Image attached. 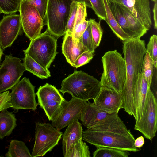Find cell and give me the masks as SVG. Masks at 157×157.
I'll list each match as a JSON object with an SVG mask.
<instances>
[{
  "mask_svg": "<svg viewBox=\"0 0 157 157\" xmlns=\"http://www.w3.org/2000/svg\"><path fill=\"white\" fill-rule=\"evenodd\" d=\"M122 52L126 68V81L122 96L123 108L132 116L133 111V94L139 74L141 72L144 56L146 52L144 40L140 38H132L123 41Z\"/></svg>",
  "mask_w": 157,
  "mask_h": 157,
  "instance_id": "6da1fadb",
  "label": "cell"
},
{
  "mask_svg": "<svg viewBox=\"0 0 157 157\" xmlns=\"http://www.w3.org/2000/svg\"><path fill=\"white\" fill-rule=\"evenodd\" d=\"M103 71L100 82L101 87L123 94L126 81L125 63L116 50L109 51L102 57Z\"/></svg>",
  "mask_w": 157,
  "mask_h": 157,
  "instance_id": "7a4b0ae2",
  "label": "cell"
},
{
  "mask_svg": "<svg viewBox=\"0 0 157 157\" xmlns=\"http://www.w3.org/2000/svg\"><path fill=\"white\" fill-rule=\"evenodd\" d=\"M100 81L80 70L74 72L62 81L59 90L63 94L67 93L72 98L88 101H94L101 89Z\"/></svg>",
  "mask_w": 157,
  "mask_h": 157,
  "instance_id": "3957f363",
  "label": "cell"
},
{
  "mask_svg": "<svg viewBox=\"0 0 157 157\" xmlns=\"http://www.w3.org/2000/svg\"><path fill=\"white\" fill-rule=\"evenodd\" d=\"M82 136L83 140L97 147H105L134 152L140 150L135 147L132 134L87 129L83 131Z\"/></svg>",
  "mask_w": 157,
  "mask_h": 157,
  "instance_id": "277c9868",
  "label": "cell"
},
{
  "mask_svg": "<svg viewBox=\"0 0 157 157\" xmlns=\"http://www.w3.org/2000/svg\"><path fill=\"white\" fill-rule=\"evenodd\" d=\"M71 0H48L43 18L47 30L57 39L66 33L71 11Z\"/></svg>",
  "mask_w": 157,
  "mask_h": 157,
  "instance_id": "5b68a950",
  "label": "cell"
},
{
  "mask_svg": "<svg viewBox=\"0 0 157 157\" xmlns=\"http://www.w3.org/2000/svg\"><path fill=\"white\" fill-rule=\"evenodd\" d=\"M57 39L47 30L31 40L28 48L23 50L44 68L48 69L54 61L57 51Z\"/></svg>",
  "mask_w": 157,
  "mask_h": 157,
  "instance_id": "8992f818",
  "label": "cell"
},
{
  "mask_svg": "<svg viewBox=\"0 0 157 157\" xmlns=\"http://www.w3.org/2000/svg\"><path fill=\"white\" fill-rule=\"evenodd\" d=\"M35 130L32 157H42L51 151L58 145L63 134L51 124L46 123L36 122Z\"/></svg>",
  "mask_w": 157,
  "mask_h": 157,
  "instance_id": "52a82bcc",
  "label": "cell"
},
{
  "mask_svg": "<svg viewBox=\"0 0 157 157\" xmlns=\"http://www.w3.org/2000/svg\"><path fill=\"white\" fill-rule=\"evenodd\" d=\"M135 130L142 133L151 141L157 130V99L150 88L148 90L142 116L135 122Z\"/></svg>",
  "mask_w": 157,
  "mask_h": 157,
  "instance_id": "ba28073f",
  "label": "cell"
},
{
  "mask_svg": "<svg viewBox=\"0 0 157 157\" xmlns=\"http://www.w3.org/2000/svg\"><path fill=\"white\" fill-rule=\"evenodd\" d=\"M35 86L29 78H23L11 89L10 101L14 110L31 109L35 111L38 105L36 100Z\"/></svg>",
  "mask_w": 157,
  "mask_h": 157,
  "instance_id": "9c48e42d",
  "label": "cell"
},
{
  "mask_svg": "<svg viewBox=\"0 0 157 157\" xmlns=\"http://www.w3.org/2000/svg\"><path fill=\"white\" fill-rule=\"evenodd\" d=\"M86 101L72 97L68 101L64 98L52 125L60 131L75 121L80 120Z\"/></svg>",
  "mask_w": 157,
  "mask_h": 157,
  "instance_id": "30bf717a",
  "label": "cell"
},
{
  "mask_svg": "<svg viewBox=\"0 0 157 157\" xmlns=\"http://www.w3.org/2000/svg\"><path fill=\"white\" fill-rule=\"evenodd\" d=\"M25 68L21 59L6 55L0 65V93L12 88L20 81Z\"/></svg>",
  "mask_w": 157,
  "mask_h": 157,
  "instance_id": "8fae6325",
  "label": "cell"
},
{
  "mask_svg": "<svg viewBox=\"0 0 157 157\" xmlns=\"http://www.w3.org/2000/svg\"><path fill=\"white\" fill-rule=\"evenodd\" d=\"M19 12L23 31L31 40L40 34L44 25L36 8L27 0H21Z\"/></svg>",
  "mask_w": 157,
  "mask_h": 157,
  "instance_id": "7c38bea8",
  "label": "cell"
},
{
  "mask_svg": "<svg viewBox=\"0 0 157 157\" xmlns=\"http://www.w3.org/2000/svg\"><path fill=\"white\" fill-rule=\"evenodd\" d=\"M38 105L52 121L58 111L64 98L54 86L46 83L40 86L36 93Z\"/></svg>",
  "mask_w": 157,
  "mask_h": 157,
  "instance_id": "4fadbf2b",
  "label": "cell"
},
{
  "mask_svg": "<svg viewBox=\"0 0 157 157\" xmlns=\"http://www.w3.org/2000/svg\"><path fill=\"white\" fill-rule=\"evenodd\" d=\"M20 14L13 13L3 16L0 21V46L3 50L10 47L22 33Z\"/></svg>",
  "mask_w": 157,
  "mask_h": 157,
  "instance_id": "5bb4252c",
  "label": "cell"
},
{
  "mask_svg": "<svg viewBox=\"0 0 157 157\" xmlns=\"http://www.w3.org/2000/svg\"><path fill=\"white\" fill-rule=\"evenodd\" d=\"M93 103L100 110L109 114L118 113L120 109L123 108L122 94L103 87H101Z\"/></svg>",
  "mask_w": 157,
  "mask_h": 157,
  "instance_id": "9a60e30c",
  "label": "cell"
},
{
  "mask_svg": "<svg viewBox=\"0 0 157 157\" xmlns=\"http://www.w3.org/2000/svg\"><path fill=\"white\" fill-rule=\"evenodd\" d=\"M127 8L148 30L152 25L149 0H109Z\"/></svg>",
  "mask_w": 157,
  "mask_h": 157,
  "instance_id": "2e32d148",
  "label": "cell"
},
{
  "mask_svg": "<svg viewBox=\"0 0 157 157\" xmlns=\"http://www.w3.org/2000/svg\"><path fill=\"white\" fill-rule=\"evenodd\" d=\"M149 88L143 74L141 72L139 73L134 86L133 94L132 115L135 122H138L142 116Z\"/></svg>",
  "mask_w": 157,
  "mask_h": 157,
  "instance_id": "e0dca14e",
  "label": "cell"
},
{
  "mask_svg": "<svg viewBox=\"0 0 157 157\" xmlns=\"http://www.w3.org/2000/svg\"><path fill=\"white\" fill-rule=\"evenodd\" d=\"M62 44V53L67 61L73 67L74 63L78 57L87 49L79 40L74 39L72 33L67 31L64 35Z\"/></svg>",
  "mask_w": 157,
  "mask_h": 157,
  "instance_id": "ac0fdd59",
  "label": "cell"
},
{
  "mask_svg": "<svg viewBox=\"0 0 157 157\" xmlns=\"http://www.w3.org/2000/svg\"><path fill=\"white\" fill-rule=\"evenodd\" d=\"M82 124L78 120L75 121L67 126L64 133L63 134L62 149L64 157H66L71 147L79 140L82 139Z\"/></svg>",
  "mask_w": 157,
  "mask_h": 157,
  "instance_id": "d6986e66",
  "label": "cell"
},
{
  "mask_svg": "<svg viewBox=\"0 0 157 157\" xmlns=\"http://www.w3.org/2000/svg\"><path fill=\"white\" fill-rule=\"evenodd\" d=\"M109 114L100 110L94 103L86 102L80 120L87 128L104 119Z\"/></svg>",
  "mask_w": 157,
  "mask_h": 157,
  "instance_id": "ffe728a7",
  "label": "cell"
},
{
  "mask_svg": "<svg viewBox=\"0 0 157 157\" xmlns=\"http://www.w3.org/2000/svg\"><path fill=\"white\" fill-rule=\"evenodd\" d=\"M16 121L15 115L7 109L0 112V139L11 134L17 125Z\"/></svg>",
  "mask_w": 157,
  "mask_h": 157,
  "instance_id": "44dd1931",
  "label": "cell"
},
{
  "mask_svg": "<svg viewBox=\"0 0 157 157\" xmlns=\"http://www.w3.org/2000/svg\"><path fill=\"white\" fill-rule=\"evenodd\" d=\"M109 0L110 8L118 24L130 38L136 37L119 5Z\"/></svg>",
  "mask_w": 157,
  "mask_h": 157,
  "instance_id": "7402d4cb",
  "label": "cell"
},
{
  "mask_svg": "<svg viewBox=\"0 0 157 157\" xmlns=\"http://www.w3.org/2000/svg\"><path fill=\"white\" fill-rule=\"evenodd\" d=\"M25 71H27L38 77L43 79L51 76L50 71L41 66L28 55H25L22 63Z\"/></svg>",
  "mask_w": 157,
  "mask_h": 157,
  "instance_id": "603a6c76",
  "label": "cell"
},
{
  "mask_svg": "<svg viewBox=\"0 0 157 157\" xmlns=\"http://www.w3.org/2000/svg\"><path fill=\"white\" fill-rule=\"evenodd\" d=\"M118 4L122 10L136 37L140 38L145 34L148 30L141 23L127 8L123 5Z\"/></svg>",
  "mask_w": 157,
  "mask_h": 157,
  "instance_id": "cb8c5ba5",
  "label": "cell"
},
{
  "mask_svg": "<svg viewBox=\"0 0 157 157\" xmlns=\"http://www.w3.org/2000/svg\"><path fill=\"white\" fill-rule=\"evenodd\" d=\"M106 14L105 21L114 34L122 41L130 38L128 35L122 29L118 24L112 14L110 8L109 0H103Z\"/></svg>",
  "mask_w": 157,
  "mask_h": 157,
  "instance_id": "d4e9b609",
  "label": "cell"
},
{
  "mask_svg": "<svg viewBox=\"0 0 157 157\" xmlns=\"http://www.w3.org/2000/svg\"><path fill=\"white\" fill-rule=\"evenodd\" d=\"M6 157H32L29 149L23 141L12 140L10 142Z\"/></svg>",
  "mask_w": 157,
  "mask_h": 157,
  "instance_id": "484cf974",
  "label": "cell"
},
{
  "mask_svg": "<svg viewBox=\"0 0 157 157\" xmlns=\"http://www.w3.org/2000/svg\"><path fill=\"white\" fill-rule=\"evenodd\" d=\"M128 151L105 147H98L93 153L94 157H128Z\"/></svg>",
  "mask_w": 157,
  "mask_h": 157,
  "instance_id": "4316f807",
  "label": "cell"
},
{
  "mask_svg": "<svg viewBox=\"0 0 157 157\" xmlns=\"http://www.w3.org/2000/svg\"><path fill=\"white\" fill-rule=\"evenodd\" d=\"M88 146L83 140H80L69 150L66 157H90Z\"/></svg>",
  "mask_w": 157,
  "mask_h": 157,
  "instance_id": "83f0119b",
  "label": "cell"
},
{
  "mask_svg": "<svg viewBox=\"0 0 157 157\" xmlns=\"http://www.w3.org/2000/svg\"><path fill=\"white\" fill-rule=\"evenodd\" d=\"M153 61L148 52H146L143 59L141 73L146 79L148 86L150 87L153 74Z\"/></svg>",
  "mask_w": 157,
  "mask_h": 157,
  "instance_id": "f1b7e54d",
  "label": "cell"
},
{
  "mask_svg": "<svg viewBox=\"0 0 157 157\" xmlns=\"http://www.w3.org/2000/svg\"><path fill=\"white\" fill-rule=\"evenodd\" d=\"M21 0H0V10L5 14L19 11Z\"/></svg>",
  "mask_w": 157,
  "mask_h": 157,
  "instance_id": "f546056e",
  "label": "cell"
},
{
  "mask_svg": "<svg viewBox=\"0 0 157 157\" xmlns=\"http://www.w3.org/2000/svg\"><path fill=\"white\" fill-rule=\"evenodd\" d=\"M90 23L91 32L93 43L96 48L99 45L103 35V30L100 23L96 21L94 19L89 20Z\"/></svg>",
  "mask_w": 157,
  "mask_h": 157,
  "instance_id": "4dcf8cb0",
  "label": "cell"
},
{
  "mask_svg": "<svg viewBox=\"0 0 157 157\" xmlns=\"http://www.w3.org/2000/svg\"><path fill=\"white\" fill-rule=\"evenodd\" d=\"M78 40L89 51L94 52L96 48L93 43L91 32V25L89 20L87 28L79 38Z\"/></svg>",
  "mask_w": 157,
  "mask_h": 157,
  "instance_id": "1f68e13d",
  "label": "cell"
},
{
  "mask_svg": "<svg viewBox=\"0 0 157 157\" xmlns=\"http://www.w3.org/2000/svg\"><path fill=\"white\" fill-rule=\"evenodd\" d=\"M146 52H148L153 61L154 66L157 68V36L153 34L150 38L146 48Z\"/></svg>",
  "mask_w": 157,
  "mask_h": 157,
  "instance_id": "d6a6232c",
  "label": "cell"
},
{
  "mask_svg": "<svg viewBox=\"0 0 157 157\" xmlns=\"http://www.w3.org/2000/svg\"><path fill=\"white\" fill-rule=\"evenodd\" d=\"M91 8L95 14L101 20L106 21V14L103 0H89Z\"/></svg>",
  "mask_w": 157,
  "mask_h": 157,
  "instance_id": "836d02e7",
  "label": "cell"
},
{
  "mask_svg": "<svg viewBox=\"0 0 157 157\" xmlns=\"http://www.w3.org/2000/svg\"><path fill=\"white\" fill-rule=\"evenodd\" d=\"M77 2L72 1L71 4V11L66 28V32L68 31L72 33L77 12Z\"/></svg>",
  "mask_w": 157,
  "mask_h": 157,
  "instance_id": "e575fe53",
  "label": "cell"
},
{
  "mask_svg": "<svg viewBox=\"0 0 157 157\" xmlns=\"http://www.w3.org/2000/svg\"><path fill=\"white\" fill-rule=\"evenodd\" d=\"M94 53L89 50L83 52L76 59L73 67L77 68L88 63L93 58Z\"/></svg>",
  "mask_w": 157,
  "mask_h": 157,
  "instance_id": "d590c367",
  "label": "cell"
},
{
  "mask_svg": "<svg viewBox=\"0 0 157 157\" xmlns=\"http://www.w3.org/2000/svg\"><path fill=\"white\" fill-rule=\"evenodd\" d=\"M30 4L33 6L39 12L40 16L43 18L46 9L48 0H28Z\"/></svg>",
  "mask_w": 157,
  "mask_h": 157,
  "instance_id": "8d00e7d4",
  "label": "cell"
},
{
  "mask_svg": "<svg viewBox=\"0 0 157 157\" xmlns=\"http://www.w3.org/2000/svg\"><path fill=\"white\" fill-rule=\"evenodd\" d=\"M12 107L10 101L9 91L7 90L0 93V112Z\"/></svg>",
  "mask_w": 157,
  "mask_h": 157,
  "instance_id": "74e56055",
  "label": "cell"
},
{
  "mask_svg": "<svg viewBox=\"0 0 157 157\" xmlns=\"http://www.w3.org/2000/svg\"><path fill=\"white\" fill-rule=\"evenodd\" d=\"M144 137L142 136H141L135 139L134 145L136 147L140 149L144 145Z\"/></svg>",
  "mask_w": 157,
  "mask_h": 157,
  "instance_id": "f35d334b",
  "label": "cell"
},
{
  "mask_svg": "<svg viewBox=\"0 0 157 157\" xmlns=\"http://www.w3.org/2000/svg\"><path fill=\"white\" fill-rule=\"evenodd\" d=\"M153 19L154 21V28L156 29L157 28V2H155L154 7L153 9Z\"/></svg>",
  "mask_w": 157,
  "mask_h": 157,
  "instance_id": "ab89813d",
  "label": "cell"
},
{
  "mask_svg": "<svg viewBox=\"0 0 157 157\" xmlns=\"http://www.w3.org/2000/svg\"><path fill=\"white\" fill-rule=\"evenodd\" d=\"M88 23V21H86V19H85L83 21L82 25V33L87 28Z\"/></svg>",
  "mask_w": 157,
  "mask_h": 157,
  "instance_id": "60d3db41",
  "label": "cell"
},
{
  "mask_svg": "<svg viewBox=\"0 0 157 157\" xmlns=\"http://www.w3.org/2000/svg\"><path fill=\"white\" fill-rule=\"evenodd\" d=\"M73 1L77 2H85L87 6L90 7H92L91 4L89 0H71Z\"/></svg>",
  "mask_w": 157,
  "mask_h": 157,
  "instance_id": "b9f144b4",
  "label": "cell"
},
{
  "mask_svg": "<svg viewBox=\"0 0 157 157\" xmlns=\"http://www.w3.org/2000/svg\"><path fill=\"white\" fill-rule=\"evenodd\" d=\"M3 50L0 46V63L1 61L2 57L3 55Z\"/></svg>",
  "mask_w": 157,
  "mask_h": 157,
  "instance_id": "7bdbcfd3",
  "label": "cell"
},
{
  "mask_svg": "<svg viewBox=\"0 0 157 157\" xmlns=\"http://www.w3.org/2000/svg\"><path fill=\"white\" fill-rule=\"evenodd\" d=\"M151 1L154 2H157V0H151Z\"/></svg>",
  "mask_w": 157,
  "mask_h": 157,
  "instance_id": "ee69618b",
  "label": "cell"
},
{
  "mask_svg": "<svg viewBox=\"0 0 157 157\" xmlns=\"http://www.w3.org/2000/svg\"></svg>",
  "mask_w": 157,
  "mask_h": 157,
  "instance_id": "f6af8a7d",
  "label": "cell"
}]
</instances>
